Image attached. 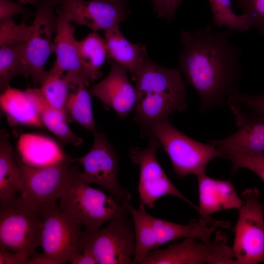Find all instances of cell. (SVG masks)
Returning <instances> with one entry per match:
<instances>
[{
  "label": "cell",
  "instance_id": "cell-21",
  "mask_svg": "<svg viewBox=\"0 0 264 264\" xmlns=\"http://www.w3.org/2000/svg\"><path fill=\"white\" fill-rule=\"evenodd\" d=\"M0 104L1 111L13 125L44 128L36 108L26 90L10 86L1 92Z\"/></svg>",
  "mask_w": 264,
  "mask_h": 264
},
{
  "label": "cell",
  "instance_id": "cell-32",
  "mask_svg": "<svg viewBox=\"0 0 264 264\" xmlns=\"http://www.w3.org/2000/svg\"><path fill=\"white\" fill-rule=\"evenodd\" d=\"M224 158L231 162L233 173L240 169H248L258 176L264 183V153L231 154Z\"/></svg>",
  "mask_w": 264,
  "mask_h": 264
},
{
  "label": "cell",
  "instance_id": "cell-20",
  "mask_svg": "<svg viewBox=\"0 0 264 264\" xmlns=\"http://www.w3.org/2000/svg\"><path fill=\"white\" fill-rule=\"evenodd\" d=\"M25 90L32 100L44 128L51 132L62 143L75 147L82 144L83 139L68 125L66 112L52 107L44 97L40 88H29Z\"/></svg>",
  "mask_w": 264,
  "mask_h": 264
},
{
  "label": "cell",
  "instance_id": "cell-9",
  "mask_svg": "<svg viewBox=\"0 0 264 264\" xmlns=\"http://www.w3.org/2000/svg\"><path fill=\"white\" fill-rule=\"evenodd\" d=\"M220 230L209 243L195 239H185L163 249H154L145 257L141 264H236L232 246Z\"/></svg>",
  "mask_w": 264,
  "mask_h": 264
},
{
  "label": "cell",
  "instance_id": "cell-19",
  "mask_svg": "<svg viewBox=\"0 0 264 264\" xmlns=\"http://www.w3.org/2000/svg\"><path fill=\"white\" fill-rule=\"evenodd\" d=\"M104 32L108 60L124 67L133 80L149 59L145 46L128 41L121 32L119 25Z\"/></svg>",
  "mask_w": 264,
  "mask_h": 264
},
{
  "label": "cell",
  "instance_id": "cell-3",
  "mask_svg": "<svg viewBox=\"0 0 264 264\" xmlns=\"http://www.w3.org/2000/svg\"><path fill=\"white\" fill-rule=\"evenodd\" d=\"M71 166L61 197L59 207L78 219L88 230H94L128 212L112 196L91 187Z\"/></svg>",
  "mask_w": 264,
  "mask_h": 264
},
{
  "label": "cell",
  "instance_id": "cell-15",
  "mask_svg": "<svg viewBox=\"0 0 264 264\" xmlns=\"http://www.w3.org/2000/svg\"><path fill=\"white\" fill-rule=\"evenodd\" d=\"M235 115L237 130L221 139L210 140L225 155L238 153H264V117L254 115L233 106L228 105Z\"/></svg>",
  "mask_w": 264,
  "mask_h": 264
},
{
  "label": "cell",
  "instance_id": "cell-23",
  "mask_svg": "<svg viewBox=\"0 0 264 264\" xmlns=\"http://www.w3.org/2000/svg\"><path fill=\"white\" fill-rule=\"evenodd\" d=\"M20 171L17 159L9 140L4 129L0 132V204L15 198L20 193Z\"/></svg>",
  "mask_w": 264,
  "mask_h": 264
},
{
  "label": "cell",
  "instance_id": "cell-2",
  "mask_svg": "<svg viewBox=\"0 0 264 264\" xmlns=\"http://www.w3.org/2000/svg\"><path fill=\"white\" fill-rule=\"evenodd\" d=\"M133 81L137 97L134 120L142 136H148L154 125L168 119L174 111L183 112L187 109L186 87L178 69L149 58Z\"/></svg>",
  "mask_w": 264,
  "mask_h": 264
},
{
  "label": "cell",
  "instance_id": "cell-25",
  "mask_svg": "<svg viewBox=\"0 0 264 264\" xmlns=\"http://www.w3.org/2000/svg\"><path fill=\"white\" fill-rule=\"evenodd\" d=\"M77 46L81 64L91 83L102 74L101 68L108 55L105 39L93 31L78 41Z\"/></svg>",
  "mask_w": 264,
  "mask_h": 264
},
{
  "label": "cell",
  "instance_id": "cell-14",
  "mask_svg": "<svg viewBox=\"0 0 264 264\" xmlns=\"http://www.w3.org/2000/svg\"><path fill=\"white\" fill-rule=\"evenodd\" d=\"M56 10L68 20L93 31H104L124 21L129 15L126 4L110 0H59Z\"/></svg>",
  "mask_w": 264,
  "mask_h": 264
},
{
  "label": "cell",
  "instance_id": "cell-22",
  "mask_svg": "<svg viewBox=\"0 0 264 264\" xmlns=\"http://www.w3.org/2000/svg\"><path fill=\"white\" fill-rule=\"evenodd\" d=\"M18 155L24 162L34 166L53 163L66 154L52 139L38 134H24L18 142Z\"/></svg>",
  "mask_w": 264,
  "mask_h": 264
},
{
  "label": "cell",
  "instance_id": "cell-18",
  "mask_svg": "<svg viewBox=\"0 0 264 264\" xmlns=\"http://www.w3.org/2000/svg\"><path fill=\"white\" fill-rule=\"evenodd\" d=\"M156 249L169 242L179 239L193 238L207 243L219 228L232 229L230 222L218 220L210 216H200L186 224L170 222L154 217Z\"/></svg>",
  "mask_w": 264,
  "mask_h": 264
},
{
  "label": "cell",
  "instance_id": "cell-34",
  "mask_svg": "<svg viewBox=\"0 0 264 264\" xmlns=\"http://www.w3.org/2000/svg\"><path fill=\"white\" fill-rule=\"evenodd\" d=\"M227 105L249 109L258 115L264 117V93L248 95L239 92L228 99Z\"/></svg>",
  "mask_w": 264,
  "mask_h": 264
},
{
  "label": "cell",
  "instance_id": "cell-24",
  "mask_svg": "<svg viewBox=\"0 0 264 264\" xmlns=\"http://www.w3.org/2000/svg\"><path fill=\"white\" fill-rule=\"evenodd\" d=\"M123 205L129 211L133 223L135 242L133 264H141L146 255L156 249L154 216L147 212L146 206L143 204L140 203L137 209L130 202Z\"/></svg>",
  "mask_w": 264,
  "mask_h": 264
},
{
  "label": "cell",
  "instance_id": "cell-29",
  "mask_svg": "<svg viewBox=\"0 0 264 264\" xmlns=\"http://www.w3.org/2000/svg\"><path fill=\"white\" fill-rule=\"evenodd\" d=\"M40 85L39 88L46 101L56 109L66 112L69 90L74 87L66 80L64 75L50 70L47 71Z\"/></svg>",
  "mask_w": 264,
  "mask_h": 264
},
{
  "label": "cell",
  "instance_id": "cell-38",
  "mask_svg": "<svg viewBox=\"0 0 264 264\" xmlns=\"http://www.w3.org/2000/svg\"><path fill=\"white\" fill-rule=\"evenodd\" d=\"M71 264H97L93 255L88 251H80L70 260Z\"/></svg>",
  "mask_w": 264,
  "mask_h": 264
},
{
  "label": "cell",
  "instance_id": "cell-6",
  "mask_svg": "<svg viewBox=\"0 0 264 264\" xmlns=\"http://www.w3.org/2000/svg\"><path fill=\"white\" fill-rule=\"evenodd\" d=\"M80 251L90 252L97 264H133L135 249L134 226L128 211L105 227L83 231Z\"/></svg>",
  "mask_w": 264,
  "mask_h": 264
},
{
  "label": "cell",
  "instance_id": "cell-13",
  "mask_svg": "<svg viewBox=\"0 0 264 264\" xmlns=\"http://www.w3.org/2000/svg\"><path fill=\"white\" fill-rule=\"evenodd\" d=\"M160 148L159 141L151 136L146 148L132 147L129 151V157L140 168L138 186L140 203L153 209L159 198L169 195L180 198L198 211V206L177 189L160 165L156 155Z\"/></svg>",
  "mask_w": 264,
  "mask_h": 264
},
{
  "label": "cell",
  "instance_id": "cell-28",
  "mask_svg": "<svg viewBox=\"0 0 264 264\" xmlns=\"http://www.w3.org/2000/svg\"><path fill=\"white\" fill-rule=\"evenodd\" d=\"M198 181L200 216L224 210V196L222 180L213 178L205 172L197 176Z\"/></svg>",
  "mask_w": 264,
  "mask_h": 264
},
{
  "label": "cell",
  "instance_id": "cell-1",
  "mask_svg": "<svg viewBox=\"0 0 264 264\" xmlns=\"http://www.w3.org/2000/svg\"><path fill=\"white\" fill-rule=\"evenodd\" d=\"M232 31H214L208 25L181 32L179 68L198 93L202 110L227 104L239 92L242 50L230 42Z\"/></svg>",
  "mask_w": 264,
  "mask_h": 264
},
{
  "label": "cell",
  "instance_id": "cell-27",
  "mask_svg": "<svg viewBox=\"0 0 264 264\" xmlns=\"http://www.w3.org/2000/svg\"><path fill=\"white\" fill-rule=\"evenodd\" d=\"M83 84L78 85L69 92L66 106L68 116L93 133L98 130L94 121L91 95Z\"/></svg>",
  "mask_w": 264,
  "mask_h": 264
},
{
  "label": "cell",
  "instance_id": "cell-7",
  "mask_svg": "<svg viewBox=\"0 0 264 264\" xmlns=\"http://www.w3.org/2000/svg\"><path fill=\"white\" fill-rule=\"evenodd\" d=\"M260 193L253 187L242 194L244 203L239 209L232 246L236 264L264 262V206Z\"/></svg>",
  "mask_w": 264,
  "mask_h": 264
},
{
  "label": "cell",
  "instance_id": "cell-17",
  "mask_svg": "<svg viewBox=\"0 0 264 264\" xmlns=\"http://www.w3.org/2000/svg\"><path fill=\"white\" fill-rule=\"evenodd\" d=\"M108 60L111 66L109 73L92 86L89 92L124 119L135 109L136 89L128 79L127 70L116 62Z\"/></svg>",
  "mask_w": 264,
  "mask_h": 264
},
{
  "label": "cell",
  "instance_id": "cell-33",
  "mask_svg": "<svg viewBox=\"0 0 264 264\" xmlns=\"http://www.w3.org/2000/svg\"><path fill=\"white\" fill-rule=\"evenodd\" d=\"M237 6L247 16L251 29L264 35V0H238Z\"/></svg>",
  "mask_w": 264,
  "mask_h": 264
},
{
  "label": "cell",
  "instance_id": "cell-8",
  "mask_svg": "<svg viewBox=\"0 0 264 264\" xmlns=\"http://www.w3.org/2000/svg\"><path fill=\"white\" fill-rule=\"evenodd\" d=\"M43 220L21 197L0 204V247L31 255L41 246Z\"/></svg>",
  "mask_w": 264,
  "mask_h": 264
},
{
  "label": "cell",
  "instance_id": "cell-4",
  "mask_svg": "<svg viewBox=\"0 0 264 264\" xmlns=\"http://www.w3.org/2000/svg\"><path fill=\"white\" fill-rule=\"evenodd\" d=\"M20 171V197L23 203L38 213L56 203L63 193L73 163L68 154L44 166H34L17 154Z\"/></svg>",
  "mask_w": 264,
  "mask_h": 264
},
{
  "label": "cell",
  "instance_id": "cell-10",
  "mask_svg": "<svg viewBox=\"0 0 264 264\" xmlns=\"http://www.w3.org/2000/svg\"><path fill=\"white\" fill-rule=\"evenodd\" d=\"M93 134L94 143L88 152L73 160L83 167V171L79 173L80 177L89 184L98 185L123 204L130 202V192L118 182L119 156L103 132L97 130Z\"/></svg>",
  "mask_w": 264,
  "mask_h": 264
},
{
  "label": "cell",
  "instance_id": "cell-37",
  "mask_svg": "<svg viewBox=\"0 0 264 264\" xmlns=\"http://www.w3.org/2000/svg\"><path fill=\"white\" fill-rule=\"evenodd\" d=\"M30 257L24 251L13 253L0 247V264H27Z\"/></svg>",
  "mask_w": 264,
  "mask_h": 264
},
{
  "label": "cell",
  "instance_id": "cell-41",
  "mask_svg": "<svg viewBox=\"0 0 264 264\" xmlns=\"http://www.w3.org/2000/svg\"><path fill=\"white\" fill-rule=\"evenodd\" d=\"M126 4L127 0H110Z\"/></svg>",
  "mask_w": 264,
  "mask_h": 264
},
{
  "label": "cell",
  "instance_id": "cell-36",
  "mask_svg": "<svg viewBox=\"0 0 264 264\" xmlns=\"http://www.w3.org/2000/svg\"><path fill=\"white\" fill-rule=\"evenodd\" d=\"M154 9L157 16L171 21L175 16L176 11L183 0H152Z\"/></svg>",
  "mask_w": 264,
  "mask_h": 264
},
{
  "label": "cell",
  "instance_id": "cell-35",
  "mask_svg": "<svg viewBox=\"0 0 264 264\" xmlns=\"http://www.w3.org/2000/svg\"><path fill=\"white\" fill-rule=\"evenodd\" d=\"M20 1L14 2L12 0H0V21L13 17V15L20 14L22 21L28 20L35 13L24 7Z\"/></svg>",
  "mask_w": 264,
  "mask_h": 264
},
{
  "label": "cell",
  "instance_id": "cell-26",
  "mask_svg": "<svg viewBox=\"0 0 264 264\" xmlns=\"http://www.w3.org/2000/svg\"><path fill=\"white\" fill-rule=\"evenodd\" d=\"M25 42L4 45L0 48V90L1 92L10 87L11 81L22 76L30 77L24 56Z\"/></svg>",
  "mask_w": 264,
  "mask_h": 264
},
{
  "label": "cell",
  "instance_id": "cell-5",
  "mask_svg": "<svg viewBox=\"0 0 264 264\" xmlns=\"http://www.w3.org/2000/svg\"><path fill=\"white\" fill-rule=\"evenodd\" d=\"M148 136L155 137L168 155L175 174L179 177L205 172L216 157H223L214 145L197 141L177 130L169 119L156 123Z\"/></svg>",
  "mask_w": 264,
  "mask_h": 264
},
{
  "label": "cell",
  "instance_id": "cell-39",
  "mask_svg": "<svg viewBox=\"0 0 264 264\" xmlns=\"http://www.w3.org/2000/svg\"><path fill=\"white\" fill-rule=\"evenodd\" d=\"M27 264H58L57 262L43 253L35 251L29 258Z\"/></svg>",
  "mask_w": 264,
  "mask_h": 264
},
{
  "label": "cell",
  "instance_id": "cell-16",
  "mask_svg": "<svg viewBox=\"0 0 264 264\" xmlns=\"http://www.w3.org/2000/svg\"><path fill=\"white\" fill-rule=\"evenodd\" d=\"M58 26L54 40L56 59L50 71L63 74L73 86L83 84L88 87L91 83L81 64L78 51L77 42L74 36L75 28L71 22L59 11Z\"/></svg>",
  "mask_w": 264,
  "mask_h": 264
},
{
  "label": "cell",
  "instance_id": "cell-12",
  "mask_svg": "<svg viewBox=\"0 0 264 264\" xmlns=\"http://www.w3.org/2000/svg\"><path fill=\"white\" fill-rule=\"evenodd\" d=\"M59 0H36L35 18L31 25L32 31L25 42L24 57L28 72L35 88L40 84L47 71L45 63L52 53H54L52 35L56 32L58 16L54 9Z\"/></svg>",
  "mask_w": 264,
  "mask_h": 264
},
{
  "label": "cell",
  "instance_id": "cell-30",
  "mask_svg": "<svg viewBox=\"0 0 264 264\" xmlns=\"http://www.w3.org/2000/svg\"><path fill=\"white\" fill-rule=\"evenodd\" d=\"M213 22L218 27L225 26L231 31L245 32L251 29L246 15H238L232 9L231 0H209Z\"/></svg>",
  "mask_w": 264,
  "mask_h": 264
},
{
  "label": "cell",
  "instance_id": "cell-31",
  "mask_svg": "<svg viewBox=\"0 0 264 264\" xmlns=\"http://www.w3.org/2000/svg\"><path fill=\"white\" fill-rule=\"evenodd\" d=\"M32 26L24 21L17 24L13 17L0 21V46L26 42L29 39Z\"/></svg>",
  "mask_w": 264,
  "mask_h": 264
},
{
  "label": "cell",
  "instance_id": "cell-40",
  "mask_svg": "<svg viewBox=\"0 0 264 264\" xmlns=\"http://www.w3.org/2000/svg\"><path fill=\"white\" fill-rule=\"evenodd\" d=\"M19 1L22 2L23 4L30 3L34 4L36 0H19Z\"/></svg>",
  "mask_w": 264,
  "mask_h": 264
},
{
  "label": "cell",
  "instance_id": "cell-11",
  "mask_svg": "<svg viewBox=\"0 0 264 264\" xmlns=\"http://www.w3.org/2000/svg\"><path fill=\"white\" fill-rule=\"evenodd\" d=\"M43 220L41 233L42 253L58 264L69 263L80 251L83 232L81 222L56 203L38 213Z\"/></svg>",
  "mask_w": 264,
  "mask_h": 264
}]
</instances>
